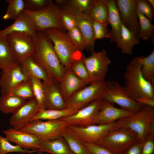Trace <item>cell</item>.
I'll list each match as a JSON object with an SVG mask.
<instances>
[{"instance_id":"obj_20","label":"cell","mask_w":154,"mask_h":154,"mask_svg":"<svg viewBox=\"0 0 154 154\" xmlns=\"http://www.w3.org/2000/svg\"><path fill=\"white\" fill-rule=\"evenodd\" d=\"M87 85L70 70H66L58 83L59 90L65 101L77 91Z\"/></svg>"},{"instance_id":"obj_9","label":"cell","mask_w":154,"mask_h":154,"mask_svg":"<svg viewBox=\"0 0 154 154\" xmlns=\"http://www.w3.org/2000/svg\"><path fill=\"white\" fill-rule=\"evenodd\" d=\"M5 38L18 63L33 56L36 51L34 37L29 34L14 32L6 35Z\"/></svg>"},{"instance_id":"obj_3","label":"cell","mask_w":154,"mask_h":154,"mask_svg":"<svg viewBox=\"0 0 154 154\" xmlns=\"http://www.w3.org/2000/svg\"><path fill=\"white\" fill-rule=\"evenodd\" d=\"M44 31L52 40L59 60L66 70L69 69L73 62L85 57L73 44L66 31L52 28Z\"/></svg>"},{"instance_id":"obj_10","label":"cell","mask_w":154,"mask_h":154,"mask_svg":"<svg viewBox=\"0 0 154 154\" xmlns=\"http://www.w3.org/2000/svg\"><path fill=\"white\" fill-rule=\"evenodd\" d=\"M106 82L92 83L79 90L65 101V108L78 110L93 101L102 99Z\"/></svg>"},{"instance_id":"obj_2","label":"cell","mask_w":154,"mask_h":154,"mask_svg":"<svg viewBox=\"0 0 154 154\" xmlns=\"http://www.w3.org/2000/svg\"><path fill=\"white\" fill-rule=\"evenodd\" d=\"M141 66L135 58H133L127 66L123 75V86L128 96L135 101L139 98L154 99V85L143 77Z\"/></svg>"},{"instance_id":"obj_41","label":"cell","mask_w":154,"mask_h":154,"mask_svg":"<svg viewBox=\"0 0 154 154\" xmlns=\"http://www.w3.org/2000/svg\"><path fill=\"white\" fill-rule=\"evenodd\" d=\"M62 9L61 20L65 29L68 31L77 27V19L74 14Z\"/></svg>"},{"instance_id":"obj_30","label":"cell","mask_w":154,"mask_h":154,"mask_svg":"<svg viewBox=\"0 0 154 154\" xmlns=\"http://www.w3.org/2000/svg\"><path fill=\"white\" fill-rule=\"evenodd\" d=\"M78 111L68 108L60 110L45 108L39 109L30 122L36 120H48L58 119L73 114Z\"/></svg>"},{"instance_id":"obj_25","label":"cell","mask_w":154,"mask_h":154,"mask_svg":"<svg viewBox=\"0 0 154 154\" xmlns=\"http://www.w3.org/2000/svg\"><path fill=\"white\" fill-rule=\"evenodd\" d=\"M140 38L122 23L119 38L116 43L117 47L123 54H131L133 46L138 44Z\"/></svg>"},{"instance_id":"obj_29","label":"cell","mask_w":154,"mask_h":154,"mask_svg":"<svg viewBox=\"0 0 154 154\" xmlns=\"http://www.w3.org/2000/svg\"><path fill=\"white\" fill-rule=\"evenodd\" d=\"M9 94H1L0 96V111L5 114L15 113L27 101Z\"/></svg>"},{"instance_id":"obj_4","label":"cell","mask_w":154,"mask_h":154,"mask_svg":"<svg viewBox=\"0 0 154 154\" xmlns=\"http://www.w3.org/2000/svg\"><path fill=\"white\" fill-rule=\"evenodd\" d=\"M154 127V108L144 106L140 111L116 121L117 129L123 128L136 134L144 141Z\"/></svg>"},{"instance_id":"obj_49","label":"cell","mask_w":154,"mask_h":154,"mask_svg":"<svg viewBox=\"0 0 154 154\" xmlns=\"http://www.w3.org/2000/svg\"><path fill=\"white\" fill-rule=\"evenodd\" d=\"M149 3L154 9V0H147Z\"/></svg>"},{"instance_id":"obj_36","label":"cell","mask_w":154,"mask_h":154,"mask_svg":"<svg viewBox=\"0 0 154 154\" xmlns=\"http://www.w3.org/2000/svg\"><path fill=\"white\" fill-rule=\"evenodd\" d=\"M29 80L31 85L35 98L38 103L39 110L44 109L45 93L43 82L37 78L31 77Z\"/></svg>"},{"instance_id":"obj_42","label":"cell","mask_w":154,"mask_h":154,"mask_svg":"<svg viewBox=\"0 0 154 154\" xmlns=\"http://www.w3.org/2000/svg\"><path fill=\"white\" fill-rule=\"evenodd\" d=\"M67 34L74 45L82 51L86 49L84 40L80 32L77 27L68 31Z\"/></svg>"},{"instance_id":"obj_5","label":"cell","mask_w":154,"mask_h":154,"mask_svg":"<svg viewBox=\"0 0 154 154\" xmlns=\"http://www.w3.org/2000/svg\"><path fill=\"white\" fill-rule=\"evenodd\" d=\"M62 9L53 1L40 11L33 12L25 9L23 12L30 17L36 31L56 28L66 31L61 20Z\"/></svg>"},{"instance_id":"obj_48","label":"cell","mask_w":154,"mask_h":154,"mask_svg":"<svg viewBox=\"0 0 154 154\" xmlns=\"http://www.w3.org/2000/svg\"><path fill=\"white\" fill-rule=\"evenodd\" d=\"M135 101L144 106H148L154 108V99L139 98H136Z\"/></svg>"},{"instance_id":"obj_11","label":"cell","mask_w":154,"mask_h":154,"mask_svg":"<svg viewBox=\"0 0 154 154\" xmlns=\"http://www.w3.org/2000/svg\"><path fill=\"white\" fill-rule=\"evenodd\" d=\"M91 53L89 56L84 57V61L91 83L104 82L111 63L110 59L104 49Z\"/></svg>"},{"instance_id":"obj_1","label":"cell","mask_w":154,"mask_h":154,"mask_svg":"<svg viewBox=\"0 0 154 154\" xmlns=\"http://www.w3.org/2000/svg\"><path fill=\"white\" fill-rule=\"evenodd\" d=\"M34 38L36 50L32 56L44 68L50 80L59 83L66 70L60 62L52 40L44 31H37Z\"/></svg>"},{"instance_id":"obj_45","label":"cell","mask_w":154,"mask_h":154,"mask_svg":"<svg viewBox=\"0 0 154 154\" xmlns=\"http://www.w3.org/2000/svg\"><path fill=\"white\" fill-rule=\"evenodd\" d=\"M141 154H154V127L143 141Z\"/></svg>"},{"instance_id":"obj_16","label":"cell","mask_w":154,"mask_h":154,"mask_svg":"<svg viewBox=\"0 0 154 154\" xmlns=\"http://www.w3.org/2000/svg\"><path fill=\"white\" fill-rule=\"evenodd\" d=\"M0 91L1 94L9 93L22 83L29 80L20 62L5 71H1Z\"/></svg>"},{"instance_id":"obj_39","label":"cell","mask_w":154,"mask_h":154,"mask_svg":"<svg viewBox=\"0 0 154 154\" xmlns=\"http://www.w3.org/2000/svg\"><path fill=\"white\" fill-rule=\"evenodd\" d=\"M35 152H37L36 151L26 150L16 145H13L5 137L0 135V154L11 152L30 154Z\"/></svg>"},{"instance_id":"obj_13","label":"cell","mask_w":154,"mask_h":154,"mask_svg":"<svg viewBox=\"0 0 154 154\" xmlns=\"http://www.w3.org/2000/svg\"><path fill=\"white\" fill-rule=\"evenodd\" d=\"M102 102L101 98L96 100L74 114L60 119L66 122L69 125L84 126L91 125L101 108Z\"/></svg>"},{"instance_id":"obj_14","label":"cell","mask_w":154,"mask_h":154,"mask_svg":"<svg viewBox=\"0 0 154 154\" xmlns=\"http://www.w3.org/2000/svg\"><path fill=\"white\" fill-rule=\"evenodd\" d=\"M39 110L35 98L26 101L10 118L9 122L13 129L20 130L29 123Z\"/></svg>"},{"instance_id":"obj_50","label":"cell","mask_w":154,"mask_h":154,"mask_svg":"<svg viewBox=\"0 0 154 154\" xmlns=\"http://www.w3.org/2000/svg\"><path fill=\"white\" fill-rule=\"evenodd\" d=\"M38 154H43L42 153H38Z\"/></svg>"},{"instance_id":"obj_7","label":"cell","mask_w":154,"mask_h":154,"mask_svg":"<svg viewBox=\"0 0 154 154\" xmlns=\"http://www.w3.org/2000/svg\"><path fill=\"white\" fill-rule=\"evenodd\" d=\"M139 140L137 135L131 131L119 128L108 132L95 143L107 148L115 154H124Z\"/></svg>"},{"instance_id":"obj_34","label":"cell","mask_w":154,"mask_h":154,"mask_svg":"<svg viewBox=\"0 0 154 154\" xmlns=\"http://www.w3.org/2000/svg\"><path fill=\"white\" fill-rule=\"evenodd\" d=\"M89 15L93 20L109 24L108 8L104 0H95Z\"/></svg>"},{"instance_id":"obj_8","label":"cell","mask_w":154,"mask_h":154,"mask_svg":"<svg viewBox=\"0 0 154 154\" xmlns=\"http://www.w3.org/2000/svg\"><path fill=\"white\" fill-rule=\"evenodd\" d=\"M102 99L116 103L121 109L135 113L141 110L144 106L130 98L124 87L114 81H106Z\"/></svg>"},{"instance_id":"obj_26","label":"cell","mask_w":154,"mask_h":154,"mask_svg":"<svg viewBox=\"0 0 154 154\" xmlns=\"http://www.w3.org/2000/svg\"><path fill=\"white\" fill-rule=\"evenodd\" d=\"M20 63L29 78L31 77L37 78L44 82H48L50 80L45 70L32 56L26 58Z\"/></svg>"},{"instance_id":"obj_35","label":"cell","mask_w":154,"mask_h":154,"mask_svg":"<svg viewBox=\"0 0 154 154\" xmlns=\"http://www.w3.org/2000/svg\"><path fill=\"white\" fill-rule=\"evenodd\" d=\"M6 1L8 5L3 19L15 20L25 9L24 0H6Z\"/></svg>"},{"instance_id":"obj_33","label":"cell","mask_w":154,"mask_h":154,"mask_svg":"<svg viewBox=\"0 0 154 154\" xmlns=\"http://www.w3.org/2000/svg\"><path fill=\"white\" fill-rule=\"evenodd\" d=\"M62 137L74 154H91L82 141L68 127L64 133Z\"/></svg>"},{"instance_id":"obj_43","label":"cell","mask_w":154,"mask_h":154,"mask_svg":"<svg viewBox=\"0 0 154 154\" xmlns=\"http://www.w3.org/2000/svg\"><path fill=\"white\" fill-rule=\"evenodd\" d=\"M136 9L151 21L154 17V9L147 0H135Z\"/></svg>"},{"instance_id":"obj_18","label":"cell","mask_w":154,"mask_h":154,"mask_svg":"<svg viewBox=\"0 0 154 154\" xmlns=\"http://www.w3.org/2000/svg\"><path fill=\"white\" fill-rule=\"evenodd\" d=\"M6 138L10 142L15 143L26 150L32 149L37 152L38 149L40 140L37 136L30 133L15 129L11 127L2 130Z\"/></svg>"},{"instance_id":"obj_21","label":"cell","mask_w":154,"mask_h":154,"mask_svg":"<svg viewBox=\"0 0 154 154\" xmlns=\"http://www.w3.org/2000/svg\"><path fill=\"white\" fill-rule=\"evenodd\" d=\"M43 82L45 93L44 108L56 110L65 109V101L59 90L58 83L51 80Z\"/></svg>"},{"instance_id":"obj_12","label":"cell","mask_w":154,"mask_h":154,"mask_svg":"<svg viewBox=\"0 0 154 154\" xmlns=\"http://www.w3.org/2000/svg\"><path fill=\"white\" fill-rule=\"evenodd\" d=\"M68 128L81 141L96 143L108 132L117 129L116 121L104 124H91L84 126L69 125Z\"/></svg>"},{"instance_id":"obj_23","label":"cell","mask_w":154,"mask_h":154,"mask_svg":"<svg viewBox=\"0 0 154 154\" xmlns=\"http://www.w3.org/2000/svg\"><path fill=\"white\" fill-rule=\"evenodd\" d=\"M108 8V21L111 27L110 37L109 39L112 43H116L120 34L122 23L116 1L114 0H104Z\"/></svg>"},{"instance_id":"obj_38","label":"cell","mask_w":154,"mask_h":154,"mask_svg":"<svg viewBox=\"0 0 154 154\" xmlns=\"http://www.w3.org/2000/svg\"><path fill=\"white\" fill-rule=\"evenodd\" d=\"M8 94L26 100L35 98L29 80L20 84Z\"/></svg>"},{"instance_id":"obj_24","label":"cell","mask_w":154,"mask_h":154,"mask_svg":"<svg viewBox=\"0 0 154 154\" xmlns=\"http://www.w3.org/2000/svg\"><path fill=\"white\" fill-rule=\"evenodd\" d=\"M37 152H46L52 154H74L62 137L51 140L40 141Z\"/></svg>"},{"instance_id":"obj_6","label":"cell","mask_w":154,"mask_h":154,"mask_svg":"<svg viewBox=\"0 0 154 154\" xmlns=\"http://www.w3.org/2000/svg\"><path fill=\"white\" fill-rule=\"evenodd\" d=\"M68 125L60 119L44 121L36 120L29 123L20 131L34 135L41 141H47L62 137Z\"/></svg>"},{"instance_id":"obj_37","label":"cell","mask_w":154,"mask_h":154,"mask_svg":"<svg viewBox=\"0 0 154 154\" xmlns=\"http://www.w3.org/2000/svg\"><path fill=\"white\" fill-rule=\"evenodd\" d=\"M84 57L73 62L68 70L88 85L91 82L84 61Z\"/></svg>"},{"instance_id":"obj_19","label":"cell","mask_w":154,"mask_h":154,"mask_svg":"<svg viewBox=\"0 0 154 154\" xmlns=\"http://www.w3.org/2000/svg\"><path fill=\"white\" fill-rule=\"evenodd\" d=\"M68 11L72 13L76 17L77 27L80 32L84 40L86 49L91 53L94 52L95 40L93 25V19L89 14L81 12Z\"/></svg>"},{"instance_id":"obj_22","label":"cell","mask_w":154,"mask_h":154,"mask_svg":"<svg viewBox=\"0 0 154 154\" xmlns=\"http://www.w3.org/2000/svg\"><path fill=\"white\" fill-rule=\"evenodd\" d=\"M14 32L27 33L34 37L37 32L30 17L23 12L11 25L3 30H0V36H5Z\"/></svg>"},{"instance_id":"obj_28","label":"cell","mask_w":154,"mask_h":154,"mask_svg":"<svg viewBox=\"0 0 154 154\" xmlns=\"http://www.w3.org/2000/svg\"><path fill=\"white\" fill-rule=\"evenodd\" d=\"M18 63L6 41L5 36H0V69L7 71Z\"/></svg>"},{"instance_id":"obj_15","label":"cell","mask_w":154,"mask_h":154,"mask_svg":"<svg viewBox=\"0 0 154 154\" xmlns=\"http://www.w3.org/2000/svg\"><path fill=\"white\" fill-rule=\"evenodd\" d=\"M122 23L137 35L139 27L135 0H116Z\"/></svg>"},{"instance_id":"obj_47","label":"cell","mask_w":154,"mask_h":154,"mask_svg":"<svg viewBox=\"0 0 154 154\" xmlns=\"http://www.w3.org/2000/svg\"><path fill=\"white\" fill-rule=\"evenodd\" d=\"M143 141L139 140L128 149L124 154H141Z\"/></svg>"},{"instance_id":"obj_17","label":"cell","mask_w":154,"mask_h":154,"mask_svg":"<svg viewBox=\"0 0 154 154\" xmlns=\"http://www.w3.org/2000/svg\"><path fill=\"white\" fill-rule=\"evenodd\" d=\"M113 104L102 99L101 108L93 119L92 124L109 123L135 113L116 108Z\"/></svg>"},{"instance_id":"obj_31","label":"cell","mask_w":154,"mask_h":154,"mask_svg":"<svg viewBox=\"0 0 154 154\" xmlns=\"http://www.w3.org/2000/svg\"><path fill=\"white\" fill-rule=\"evenodd\" d=\"M135 58L141 65V71L143 77L154 85V51L146 57Z\"/></svg>"},{"instance_id":"obj_27","label":"cell","mask_w":154,"mask_h":154,"mask_svg":"<svg viewBox=\"0 0 154 154\" xmlns=\"http://www.w3.org/2000/svg\"><path fill=\"white\" fill-rule=\"evenodd\" d=\"M95 0H56V4L62 9L89 14Z\"/></svg>"},{"instance_id":"obj_46","label":"cell","mask_w":154,"mask_h":154,"mask_svg":"<svg viewBox=\"0 0 154 154\" xmlns=\"http://www.w3.org/2000/svg\"><path fill=\"white\" fill-rule=\"evenodd\" d=\"M82 141L91 154H115L107 148L97 143Z\"/></svg>"},{"instance_id":"obj_32","label":"cell","mask_w":154,"mask_h":154,"mask_svg":"<svg viewBox=\"0 0 154 154\" xmlns=\"http://www.w3.org/2000/svg\"><path fill=\"white\" fill-rule=\"evenodd\" d=\"M137 14L138 19L139 27L137 37L144 40L151 39L154 42V25L144 15L137 9Z\"/></svg>"},{"instance_id":"obj_44","label":"cell","mask_w":154,"mask_h":154,"mask_svg":"<svg viewBox=\"0 0 154 154\" xmlns=\"http://www.w3.org/2000/svg\"><path fill=\"white\" fill-rule=\"evenodd\" d=\"M25 9L37 11L44 9L52 1L49 0H24Z\"/></svg>"},{"instance_id":"obj_40","label":"cell","mask_w":154,"mask_h":154,"mask_svg":"<svg viewBox=\"0 0 154 154\" xmlns=\"http://www.w3.org/2000/svg\"><path fill=\"white\" fill-rule=\"evenodd\" d=\"M108 25L93 20V25L94 39H102L110 37V31L107 28Z\"/></svg>"}]
</instances>
